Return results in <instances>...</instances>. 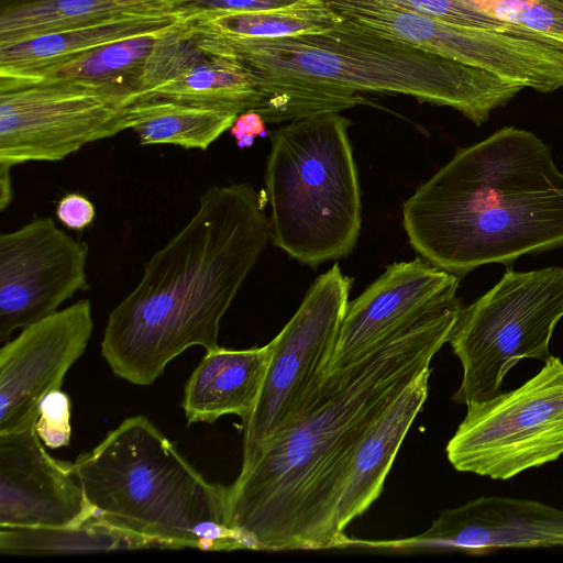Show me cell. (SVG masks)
<instances>
[{
    "label": "cell",
    "mask_w": 563,
    "mask_h": 563,
    "mask_svg": "<svg viewBox=\"0 0 563 563\" xmlns=\"http://www.w3.org/2000/svg\"><path fill=\"white\" fill-rule=\"evenodd\" d=\"M434 306L360 361L327 375L314 400L225 486V519L249 549H341L336 510L353 454L442 347L462 311Z\"/></svg>",
    "instance_id": "6da1fadb"
},
{
    "label": "cell",
    "mask_w": 563,
    "mask_h": 563,
    "mask_svg": "<svg viewBox=\"0 0 563 563\" xmlns=\"http://www.w3.org/2000/svg\"><path fill=\"white\" fill-rule=\"evenodd\" d=\"M271 233L250 184L208 188L195 214L151 256L136 287L109 313L101 354L112 372L147 386L190 346L218 349L220 321Z\"/></svg>",
    "instance_id": "7a4b0ae2"
},
{
    "label": "cell",
    "mask_w": 563,
    "mask_h": 563,
    "mask_svg": "<svg viewBox=\"0 0 563 563\" xmlns=\"http://www.w3.org/2000/svg\"><path fill=\"white\" fill-rule=\"evenodd\" d=\"M206 49L230 56L252 77L254 111L266 123L339 112L361 92L396 93L457 110L479 125L520 84L342 20L334 29L283 38L195 33Z\"/></svg>",
    "instance_id": "3957f363"
},
{
    "label": "cell",
    "mask_w": 563,
    "mask_h": 563,
    "mask_svg": "<svg viewBox=\"0 0 563 563\" xmlns=\"http://www.w3.org/2000/svg\"><path fill=\"white\" fill-rule=\"evenodd\" d=\"M411 246L464 275L563 246V172L532 132L503 128L461 148L402 206Z\"/></svg>",
    "instance_id": "277c9868"
},
{
    "label": "cell",
    "mask_w": 563,
    "mask_h": 563,
    "mask_svg": "<svg viewBox=\"0 0 563 563\" xmlns=\"http://www.w3.org/2000/svg\"><path fill=\"white\" fill-rule=\"evenodd\" d=\"M93 516L156 548L249 549L208 482L144 416L130 417L73 463Z\"/></svg>",
    "instance_id": "5b68a950"
},
{
    "label": "cell",
    "mask_w": 563,
    "mask_h": 563,
    "mask_svg": "<svg viewBox=\"0 0 563 563\" xmlns=\"http://www.w3.org/2000/svg\"><path fill=\"white\" fill-rule=\"evenodd\" d=\"M350 121L323 112L271 133L265 186L274 244L306 265L346 256L361 229Z\"/></svg>",
    "instance_id": "8992f818"
},
{
    "label": "cell",
    "mask_w": 563,
    "mask_h": 563,
    "mask_svg": "<svg viewBox=\"0 0 563 563\" xmlns=\"http://www.w3.org/2000/svg\"><path fill=\"white\" fill-rule=\"evenodd\" d=\"M562 317L563 267L507 269L490 290L462 309L449 339L463 367L453 401L468 406L497 395L505 375L522 358L545 362Z\"/></svg>",
    "instance_id": "52a82bcc"
},
{
    "label": "cell",
    "mask_w": 563,
    "mask_h": 563,
    "mask_svg": "<svg viewBox=\"0 0 563 563\" xmlns=\"http://www.w3.org/2000/svg\"><path fill=\"white\" fill-rule=\"evenodd\" d=\"M140 93L42 77L0 76V169L56 162L132 129Z\"/></svg>",
    "instance_id": "ba28073f"
},
{
    "label": "cell",
    "mask_w": 563,
    "mask_h": 563,
    "mask_svg": "<svg viewBox=\"0 0 563 563\" xmlns=\"http://www.w3.org/2000/svg\"><path fill=\"white\" fill-rule=\"evenodd\" d=\"M352 279L338 264L319 276L298 310L271 341L256 404L243 422L242 465L295 423L316 399L334 353Z\"/></svg>",
    "instance_id": "9c48e42d"
},
{
    "label": "cell",
    "mask_w": 563,
    "mask_h": 563,
    "mask_svg": "<svg viewBox=\"0 0 563 563\" xmlns=\"http://www.w3.org/2000/svg\"><path fill=\"white\" fill-rule=\"evenodd\" d=\"M467 407L445 452L459 472L509 479L563 454V362L550 356L520 387Z\"/></svg>",
    "instance_id": "30bf717a"
},
{
    "label": "cell",
    "mask_w": 563,
    "mask_h": 563,
    "mask_svg": "<svg viewBox=\"0 0 563 563\" xmlns=\"http://www.w3.org/2000/svg\"><path fill=\"white\" fill-rule=\"evenodd\" d=\"M322 1L342 20L525 88L563 87V41L545 33L463 26L376 0Z\"/></svg>",
    "instance_id": "8fae6325"
},
{
    "label": "cell",
    "mask_w": 563,
    "mask_h": 563,
    "mask_svg": "<svg viewBox=\"0 0 563 563\" xmlns=\"http://www.w3.org/2000/svg\"><path fill=\"white\" fill-rule=\"evenodd\" d=\"M88 245L37 218L0 235V342L89 289Z\"/></svg>",
    "instance_id": "7c38bea8"
},
{
    "label": "cell",
    "mask_w": 563,
    "mask_h": 563,
    "mask_svg": "<svg viewBox=\"0 0 563 563\" xmlns=\"http://www.w3.org/2000/svg\"><path fill=\"white\" fill-rule=\"evenodd\" d=\"M93 329L91 303L80 299L23 328L0 350V433L36 423L40 405L84 354Z\"/></svg>",
    "instance_id": "4fadbf2b"
},
{
    "label": "cell",
    "mask_w": 563,
    "mask_h": 563,
    "mask_svg": "<svg viewBox=\"0 0 563 563\" xmlns=\"http://www.w3.org/2000/svg\"><path fill=\"white\" fill-rule=\"evenodd\" d=\"M563 547V510L527 499L483 496L445 509L424 532L396 540L350 538L346 548L382 551L455 550L484 554L504 548Z\"/></svg>",
    "instance_id": "5bb4252c"
},
{
    "label": "cell",
    "mask_w": 563,
    "mask_h": 563,
    "mask_svg": "<svg viewBox=\"0 0 563 563\" xmlns=\"http://www.w3.org/2000/svg\"><path fill=\"white\" fill-rule=\"evenodd\" d=\"M457 285V275L423 257L389 265L349 301L329 373L360 361L424 312L456 296Z\"/></svg>",
    "instance_id": "9a60e30c"
},
{
    "label": "cell",
    "mask_w": 563,
    "mask_h": 563,
    "mask_svg": "<svg viewBox=\"0 0 563 563\" xmlns=\"http://www.w3.org/2000/svg\"><path fill=\"white\" fill-rule=\"evenodd\" d=\"M92 516L73 463L46 452L35 424L0 433V527H65Z\"/></svg>",
    "instance_id": "2e32d148"
},
{
    "label": "cell",
    "mask_w": 563,
    "mask_h": 563,
    "mask_svg": "<svg viewBox=\"0 0 563 563\" xmlns=\"http://www.w3.org/2000/svg\"><path fill=\"white\" fill-rule=\"evenodd\" d=\"M142 98L165 99L240 114L255 110L260 96L234 58L202 47L186 21L155 43L140 81Z\"/></svg>",
    "instance_id": "e0dca14e"
},
{
    "label": "cell",
    "mask_w": 563,
    "mask_h": 563,
    "mask_svg": "<svg viewBox=\"0 0 563 563\" xmlns=\"http://www.w3.org/2000/svg\"><path fill=\"white\" fill-rule=\"evenodd\" d=\"M430 373L427 368L409 384L356 446L336 510L341 532L380 495L396 455L427 400Z\"/></svg>",
    "instance_id": "ac0fdd59"
},
{
    "label": "cell",
    "mask_w": 563,
    "mask_h": 563,
    "mask_svg": "<svg viewBox=\"0 0 563 563\" xmlns=\"http://www.w3.org/2000/svg\"><path fill=\"white\" fill-rule=\"evenodd\" d=\"M271 355V342L247 350L208 351L185 386L181 405L188 423H213L227 415L244 422L258 398Z\"/></svg>",
    "instance_id": "d6986e66"
},
{
    "label": "cell",
    "mask_w": 563,
    "mask_h": 563,
    "mask_svg": "<svg viewBox=\"0 0 563 563\" xmlns=\"http://www.w3.org/2000/svg\"><path fill=\"white\" fill-rule=\"evenodd\" d=\"M185 21L178 14L129 15L51 31L0 45V76H33L111 42L166 32Z\"/></svg>",
    "instance_id": "ffe728a7"
},
{
    "label": "cell",
    "mask_w": 563,
    "mask_h": 563,
    "mask_svg": "<svg viewBox=\"0 0 563 563\" xmlns=\"http://www.w3.org/2000/svg\"><path fill=\"white\" fill-rule=\"evenodd\" d=\"M186 1L0 0V45L107 19L180 14L179 8Z\"/></svg>",
    "instance_id": "44dd1931"
},
{
    "label": "cell",
    "mask_w": 563,
    "mask_h": 563,
    "mask_svg": "<svg viewBox=\"0 0 563 563\" xmlns=\"http://www.w3.org/2000/svg\"><path fill=\"white\" fill-rule=\"evenodd\" d=\"M238 115L209 107L141 98L133 108L132 130L141 145L206 150L231 128Z\"/></svg>",
    "instance_id": "7402d4cb"
},
{
    "label": "cell",
    "mask_w": 563,
    "mask_h": 563,
    "mask_svg": "<svg viewBox=\"0 0 563 563\" xmlns=\"http://www.w3.org/2000/svg\"><path fill=\"white\" fill-rule=\"evenodd\" d=\"M342 19L322 0H299L292 4L243 13L206 14L186 20L195 33L245 38H283L322 33Z\"/></svg>",
    "instance_id": "603a6c76"
},
{
    "label": "cell",
    "mask_w": 563,
    "mask_h": 563,
    "mask_svg": "<svg viewBox=\"0 0 563 563\" xmlns=\"http://www.w3.org/2000/svg\"><path fill=\"white\" fill-rule=\"evenodd\" d=\"M156 548L152 542L100 521L65 527H0L2 554H65Z\"/></svg>",
    "instance_id": "cb8c5ba5"
},
{
    "label": "cell",
    "mask_w": 563,
    "mask_h": 563,
    "mask_svg": "<svg viewBox=\"0 0 563 563\" xmlns=\"http://www.w3.org/2000/svg\"><path fill=\"white\" fill-rule=\"evenodd\" d=\"M163 33L133 36L103 44L63 65L25 77L114 87L141 95L140 81L145 63Z\"/></svg>",
    "instance_id": "d4e9b609"
},
{
    "label": "cell",
    "mask_w": 563,
    "mask_h": 563,
    "mask_svg": "<svg viewBox=\"0 0 563 563\" xmlns=\"http://www.w3.org/2000/svg\"><path fill=\"white\" fill-rule=\"evenodd\" d=\"M505 23L532 29L563 41V0H472Z\"/></svg>",
    "instance_id": "484cf974"
},
{
    "label": "cell",
    "mask_w": 563,
    "mask_h": 563,
    "mask_svg": "<svg viewBox=\"0 0 563 563\" xmlns=\"http://www.w3.org/2000/svg\"><path fill=\"white\" fill-rule=\"evenodd\" d=\"M70 399L60 389L47 394L40 405L35 430L49 449L65 446L70 441Z\"/></svg>",
    "instance_id": "4316f807"
},
{
    "label": "cell",
    "mask_w": 563,
    "mask_h": 563,
    "mask_svg": "<svg viewBox=\"0 0 563 563\" xmlns=\"http://www.w3.org/2000/svg\"><path fill=\"white\" fill-rule=\"evenodd\" d=\"M297 1L299 0H188L180 5L179 12L186 21L206 14L243 13L276 9Z\"/></svg>",
    "instance_id": "83f0119b"
},
{
    "label": "cell",
    "mask_w": 563,
    "mask_h": 563,
    "mask_svg": "<svg viewBox=\"0 0 563 563\" xmlns=\"http://www.w3.org/2000/svg\"><path fill=\"white\" fill-rule=\"evenodd\" d=\"M56 216L68 229L82 230L93 221L96 210L92 202L85 196L69 194L59 200Z\"/></svg>",
    "instance_id": "f1b7e54d"
},
{
    "label": "cell",
    "mask_w": 563,
    "mask_h": 563,
    "mask_svg": "<svg viewBox=\"0 0 563 563\" xmlns=\"http://www.w3.org/2000/svg\"><path fill=\"white\" fill-rule=\"evenodd\" d=\"M229 132L241 148L252 146L257 136L263 137L268 134L266 121L260 113L253 110L240 113L229 129Z\"/></svg>",
    "instance_id": "f546056e"
},
{
    "label": "cell",
    "mask_w": 563,
    "mask_h": 563,
    "mask_svg": "<svg viewBox=\"0 0 563 563\" xmlns=\"http://www.w3.org/2000/svg\"><path fill=\"white\" fill-rule=\"evenodd\" d=\"M10 172L0 169V210H4L13 197Z\"/></svg>",
    "instance_id": "4dcf8cb0"
}]
</instances>
